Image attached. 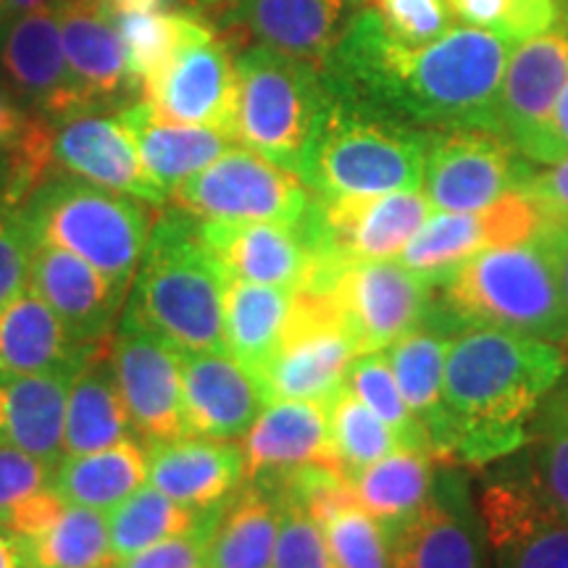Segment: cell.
<instances>
[{
	"label": "cell",
	"mask_w": 568,
	"mask_h": 568,
	"mask_svg": "<svg viewBox=\"0 0 568 568\" xmlns=\"http://www.w3.org/2000/svg\"><path fill=\"white\" fill-rule=\"evenodd\" d=\"M510 48L514 42L464 24L426 45H403L364 3L322 74L335 95L418 130L485 126L500 132L497 92Z\"/></svg>",
	"instance_id": "1"
},
{
	"label": "cell",
	"mask_w": 568,
	"mask_h": 568,
	"mask_svg": "<svg viewBox=\"0 0 568 568\" xmlns=\"http://www.w3.org/2000/svg\"><path fill=\"white\" fill-rule=\"evenodd\" d=\"M564 374V345L489 326L456 332L447 347L435 458L485 466L516 453Z\"/></svg>",
	"instance_id": "2"
},
{
	"label": "cell",
	"mask_w": 568,
	"mask_h": 568,
	"mask_svg": "<svg viewBox=\"0 0 568 568\" xmlns=\"http://www.w3.org/2000/svg\"><path fill=\"white\" fill-rule=\"evenodd\" d=\"M224 284L197 219L172 209L155 216L124 316L176 353H226Z\"/></svg>",
	"instance_id": "3"
},
{
	"label": "cell",
	"mask_w": 568,
	"mask_h": 568,
	"mask_svg": "<svg viewBox=\"0 0 568 568\" xmlns=\"http://www.w3.org/2000/svg\"><path fill=\"white\" fill-rule=\"evenodd\" d=\"M437 311L456 329L489 326L568 345V305L539 240L481 251L437 287Z\"/></svg>",
	"instance_id": "4"
},
{
	"label": "cell",
	"mask_w": 568,
	"mask_h": 568,
	"mask_svg": "<svg viewBox=\"0 0 568 568\" xmlns=\"http://www.w3.org/2000/svg\"><path fill=\"white\" fill-rule=\"evenodd\" d=\"M424 151V130L329 90V105L297 174L318 201L422 190Z\"/></svg>",
	"instance_id": "5"
},
{
	"label": "cell",
	"mask_w": 568,
	"mask_h": 568,
	"mask_svg": "<svg viewBox=\"0 0 568 568\" xmlns=\"http://www.w3.org/2000/svg\"><path fill=\"white\" fill-rule=\"evenodd\" d=\"M19 211L34 243L74 253L124 290L132 287L155 222L145 201L77 176H51Z\"/></svg>",
	"instance_id": "6"
},
{
	"label": "cell",
	"mask_w": 568,
	"mask_h": 568,
	"mask_svg": "<svg viewBox=\"0 0 568 568\" xmlns=\"http://www.w3.org/2000/svg\"><path fill=\"white\" fill-rule=\"evenodd\" d=\"M326 105L329 88L314 63L266 48H247L237 55V98L230 126L234 145L297 174Z\"/></svg>",
	"instance_id": "7"
},
{
	"label": "cell",
	"mask_w": 568,
	"mask_h": 568,
	"mask_svg": "<svg viewBox=\"0 0 568 568\" xmlns=\"http://www.w3.org/2000/svg\"><path fill=\"white\" fill-rule=\"evenodd\" d=\"M301 174L232 145L169 193V205L197 222L301 224L314 205Z\"/></svg>",
	"instance_id": "8"
},
{
	"label": "cell",
	"mask_w": 568,
	"mask_h": 568,
	"mask_svg": "<svg viewBox=\"0 0 568 568\" xmlns=\"http://www.w3.org/2000/svg\"><path fill=\"white\" fill-rule=\"evenodd\" d=\"M314 290L332 297L361 353L385 351L426 324L437 301L435 284L400 261H335Z\"/></svg>",
	"instance_id": "9"
},
{
	"label": "cell",
	"mask_w": 568,
	"mask_h": 568,
	"mask_svg": "<svg viewBox=\"0 0 568 568\" xmlns=\"http://www.w3.org/2000/svg\"><path fill=\"white\" fill-rule=\"evenodd\" d=\"M527 161L500 132L485 126L426 130L422 193L432 211H481L527 187Z\"/></svg>",
	"instance_id": "10"
},
{
	"label": "cell",
	"mask_w": 568,
	"mask_h": 568,
	"mask_svg": "<svg viewBox=\"0 0 568 568\" xmlns=\"http://www.w3.org/2000/svg\"><path fill=\"white\" fill-rule=\"evenodd\" d=\"M358 345L332 297L322 290H297L287 329L258 385L272 400H329L343 387Z\"/></svg>",
	"instance_id": "11"
},
{
	"label": "cell",
	"mask_w": 568,
	"mask_h": 568,
	"mask_svg": "<svg viewBox=\"0 0 568 568\" xmlns=\"http://www.w3.org/2000/svg\"><path fill=\"white\" fill-rule=\"evenodd\" d=\"M316 197V195H314ZM422 190L314 201L305 226L329 264L335 261H397L432 216Z\"/></svg>",
	"instance_id": "12"
},
{
	"label": "cell",
	"mask_w": 568,
	"mask_h": 568,
	"mask_svg": "<svg viewBox=\"0 0 568 568\" xmlns=\"http://www.w3.org/2000/svg\"><path fill=\"white\" fill-rule=\"evenodd\" d=\"M542 226V209L518 190L481 211H435L397 261L439 287L464 261L489 247L529 243Z\"/></svg>",
	"instance_id": "13"
},
{
	"label": "cell",
	"mask_w": 568,
	"mask_h": 568,
	"mask_svg": "<svg viewBox=\"0 0 568 568\" xmlns=\"http://www.w3.org/2000/svg\"><path fill=\"white\" fill-rule=\"evenodd\" d=\"M393 568H489V545L458 466L437 471L429 500L387 531Z\"/></svg>",
	"instance_id": "14"
},
{
	"label": "cell",
	"mask_w": 568,
	"mask_h": 568,
	"mask_svg": "<svg viewBox=\"0 0 568 568\" xmlns=\"http://www.w3.org/2000/svg\"><path fill=\"white\" fill-rule=\"evenodd\" d=\"M140 98L174 122L230 134L237 98V59L230 40L209 24L182 42L155 74L142 80Z\"/></svg>",
	"instance_id": "15"
},
{
	"label": "cell",
	"mask_w": 568,
	"mask_h": 568,
	"mask_svg": "<svg viewBox=\"0 0 568 568\" xmlns=\"http://www.w3.org/2000/svg\"><path fill=\"white\" fill-rule=\"evenodd\" d=\"M205 251L232 280L284 290H314L329 266L301 224L197 222Z\"/></svg>",
	"instance_id": "16"
},
{
	"label": "cell",
	"mask_w": 568,
	"mask_h": 568,
	"mask_svg": "<svg viewBox=\"0 0 568 568\" xmlns=\"http://www.w3.org/2000/svg\"><path fill=\"white\" fill-rule=\"evenodd\" d=\"M109 358L134 435L145 445L184 437L180 353L122 316L109 339Z\"/></svg>",
	"instance_id": "17"
},
{
	"label": "cell",
	"mask_w": 568,
	"mask_h": 568,
	"mask_svg": "<svg viewBox=\"0 0 568 568\" xmlns=\"http://www.w3.org/2000/svg\"><path fill=\"white\" fill-rule=\"evenodd\" d=\"M361 0H232L219 6L222 38L322 69L358 11Z\"/></svg>",
	"instance_id": "18"
},
{
	"label": "cell",
	"mask_w": 568,
	"mask_h": 568,
	"mask_svg": "<svg viewBox=\"0 0 568 568\" xmlns=\"http://www.w3.org/2000/svg\"><path fill=\"white\" fill-rule=\"evenodd\" d=\"M495 568H568V518L527 477H500L479 503Z\"/></svg>",
	"instance_id": "19"
},
{
	"label": "cell",
	"mask_w": 568,
	"mask_h": 568,
	"mask_svg": "<svg viewBox=\"0 0 568 568\" xmlns=\"http://www.w3.org/2000/svg\"><path fill=\"white\" fill-rule=\"evenodd\" d=\"M0 71L21 101L48 122L88 113L63 55L59 11L13 17L0 30Z\"/></svg>",
	"instance_id": "20"
},
{
	"label": "cell",
	"mask_w": 568,
	"mask_h": 568,
	"mask_svg": "<svg viewBox=\"0 0 568 568\" xmlns=\"http://www.w3.org/2000/svg\"><path fill=\"white\" fill-rule=\"evenodd\" d=\"M59 27L69 74L88 111L124 109L140 95L111 0H67Z\"/></svg>",
	"instance_id": "21"
},
{
	"label": "cell",
	"mask_w": 568,
	"mask_h": 568,
	"mask_svg": "<svg viewBox=\"0 0 568 568\" xmlns=\"http://www.w3.org/2000/svg\"><path fill=\"white\" fill-rule=\"evenodd\" d=\"M53 163L69 176L84 180L113 193L132 195L153 209H163L169 197L155 187L142 169L132 134L113 113H77L53 124Z\"/></svg>",
	"instance_id": "22"
},
{
	"label": "cell",
	"mask_w": 568,
	"mask_h": 568,
	"mask_svg": "<svg viewBox=\"0 0 568 568\" xmlns=\"http://www.w3.org/2000/svg\"><path fill=\"white\" fill-rule=\"evenodd\" d=\"M30 287L61 318L80 347H101L113 335L130 290L61 247L34 243Z\"/></svg>",
	"instance_id": "23"
},
{
	"label": "cell",
	"mask_w": 568,
	"mask_h": 568,
	"mask_svg": "<svg viewBox=\"0 0 568 568\" xmlns=\"http://www.w3.org/2000/svg\"><path fill=\"white\" fill-rule=\"evenodd\" d=\"M184 435L243 439L266 406L255 376L230 353H180Z\"/></svg>",
	"instance_id": "24"
},
{
	"label": "cell",
	"mask_w": 568,
	"mask_h": 568,
	"mask_svg": "<svg viewBox=\"0 0 568 568\" xmlns=\"http://www.w3.org/2000/svg\"><path fill=\"white\" fill-rule=\"evenodd\" d=\"M566 82L568 32L514 42L497 92V130L521 155L548 122Z\"/></svg>",
	"instance_id": "25"
},
{
	"label": "cell",
	"mask_w": 568,
	"mask_h": 568,
	"mask_svg": "<svg viewBox=\"0 0 568 568\" xmlns=\"http://www.w3.org/2000/svg\"><path fill=\"white\" fill-rule=\"evenodd\" d=\"M245 479H280L301 468L345 471L329 437L326 400H272L243 435Z\"/></svg>",
	"instance_id": "26"
},
{
	"label": "cell",
	"mask_w": 568,
	"mask_h": 568,
	"mask_svg": "<svg viewBox=\"0 0 568 568\" xmlns=\"http://www.w3.org/2000/svg\"><path fill=\"white\" fill-rule=\"evenodd\" d=\"M148 485L193 510H216L245 485L243 447L190 435L151 443Z\"/></svg>",
	"instance_id": "27"
},
{
	"label": "cell",
	"mask_w": 568,
	"mask_h": 568,
	"mask_svg": "<svg viewBox=\"0 0 568 568\" xmlns=\"http://www.w3.org/2000/svg\"><path fill=\"white\" fill-rule=\"evenodd\" d=\"M116 116L130 130L145 174L166 197L176 184L190 180L234 145L226 132L174 122L142 98L119 109Z\"/></svg>",
	"instance_id": "28"
},
{
	"label": "cell",
	"mask_w": 568,
	"mask_h": 568,
	"mask_svg": "<svg viewBox=\"0 0 568 568\" xmlns=\"http://www.w3.org/2000/svg\"><path fill=\"white\" fill-rule=\"evenodd\" d=\"M74 374H0V445L19 447L48 466L59 464Z\"/></svg>",
	"instance_id": "29"
},
{
	"label": "cell",
	"mask_w": 568,
	"mask_h": 568,
	"mask_svg": "<svg viewBox=\"0 0 568 568\" xmlns=\"http://www.w3.org/2000/svg\"><path fill=\"white\" fill-rule=\"evenodd\" d=\"M95 351L77 345L32 287L0 311V374H74Z\"/></svg>",
	"instance_id": "30"
},
{
	"label": "cell",
	"mask_w": 568,
	"mask_h": 568,
	"mask_svg": "<svg viewBox=\"0 0 568 568\" xmlns=\"http://www.w3.org/2000/svg\"><path fill=\"white\" fill-rule=\"evenodd\" d=\"M130 437L138 435L113 376L109 345H101L69 382L63 456L105 450Z\"/></svg>",
	"instance_id": "31"
},
{
	"label": "cell",
	"mask_w": 568,
	"mask_h": 568,
	"mask_svg": "<svg viewBox=\"0 0 568 568\" xmlns=\"http://www.w3.org/2000/svg\"><path fill=\"white\" fill-rule=\"evenodd\" d=\"M456 326L445 322L432 308L426 324L416 326L414 332L395 339L393 345L385 347V355L393 368L397 387H400L406 406L416 422L424 426L429 437L432 456H435V443L443 429V379H445V361L447 347L456 335Z\"/></svg>",
	"instance_id": "32"
},
{
	"label": "cell",
	"mask_w": 568,
	"mask_h": 568,
	"mask_svg": "<svg viewBox=\"0 0 568 568\" xmlns=\"http://www.w3.org/2000/svg\"><path fill=\"white\" fill-rule=\"evenodd\" d=\"M297 290L268 287L226 276L224 284V345L237 364L258 382L287 329Z\"/></svg>",
	"instance_id": "33"
},
{
	"label": "cell",
	"mask_w": 568,
	"mask_h": 568,
	"mask_svg": "<svg viewBox=\"0 0 568 568\" xmlns=\"http://www.w3.org/2000/svg\"><path fill=\"white\" fill-rule=\"evenodd\" d=\"M280 514V497L261 481L245 479L213 524L209 568H272Z\"/></svg>",
	"instance_id": "34"
},
{
	"label": "cell",
	"mask_w": 568,
	"mask_h": 568,
	"mask_svg": "<svg viewBox=\"0 0 568 568\" xmlns=\"http://www.w3.org/2000/svg\"><path fill=\"white\" fill-rule=\"evenodd\" d=\"M142 485H148V445L140 437L105 450L61 456L51 474V487L63 500L101 514H109Z\"/></svg>",
	"instance_id": "35"
},
{
	"label": "cell",
	"mask_w": 568,
	"mask_h": 568,
	"mask_svg": "<svg viewBox=\"0 0 568 568\" xmlns=\"http://www.w3.org/2000/svg\"><path fill=\"white\" fill-rule=\"evenodd\" d=\"M437 464L429 453L400 447L374 464L347 471L345 479L353 500L389 531L429 500L439 471Z\"/></svg>",
	"instance_id": "36"
},
{
	"label": "cell",
	"mask_w": 568,
	"mask_h": 568,
	"mask_svg": "<svg viewBox=\"0 0 568 568\" xmlns=\"http://www.w3.org/2000/svg\"><path fill=\"white\" fill-rule=\"evenodd\" d=\"M30 568H111L109 518L63 500L51 521L21 539Z\"/></svg>",
	"instance_id": "37"
},
{
	"label": "cell",
	"mask_w": 568,
	"mask_h": 568,
	"mask_svg": "<svg viewBox=\"0 0 568 568\" xmlns=\"http://www.w3.org/2000/svg\"><path fill=\"white\" fill-rule=\"evenodd\" d=\"M216 510H205V514L203 510H193L159 493L153 485H142L138 493L130 495L116 508H111L105 514V518H109L113 560L153 548V545L163 542V539L195 531Z\"/></svg>",
	"instance_id": "38"
},
{
	"label": "cell",
	"mask_w": 568,
	"mask_h": 568,
	"mask_svg": "<svg viewBox=\"0 0 568 568\" xmlns=\"http://www.w3.org/2000/svg\"><path fill=\"white\" fill-rule=\"evenodd\" d=\"M524 477L537 495L568 518V382L552 387L529 424Z\"/></svg>",
	"instance_id": "39"
},
{
	"label": "cell",
	"mask_w": 568,
	"mask_h": 568,
	"mask_svg": "<svg viewBox=\"0 0 568 568\" xmlns=\"http://www.w3.org/2000/svg\"><path fill=\"white\" fill-rule=\"evenodd\" d=\"M113 19L138 84L172 59L182 42L209 27V21L190 11H138L113 6Z\"/></svg>",
	"instance_id": "40"
},
{
	"label": "cell",
	"mask_w": 568,
	"mask_h": 568,
	"mask_svg": "<svg viewBox=\"0 0 568 568\" xmlns=\"http://www.w3.org/2000/svg\"><path fill=\"white\" fill-rule=\"evenodd\" d=\"M343 385L395 432V437L400 439L403 447L424 450L432 456L429 437H426L424 426L416 422V416L406 406V397H403L400 387H397L385 351L355 355Z\"/></svg>",
	"instance_id": "41"
},
{
	"label": "cell",
	"mask_w": 568,
	"mask_h": 568,
	"mask_svg": "<svg viewBox=\"0 0 568 568\" xmlns=\"http://www.w3.org/2000/svg\"><path fill=\"white\" fill-rule=\"evenodd\" d=\"M326 416H329L332 447H335L345 474L374 464L403 447L395 432L345 385L326 400Z\"/></svg>",
	"instance_id": "42"
},
{
	"label": "cell",
	"mask_w": 568,
	"mask_h": 568,
	"mask_svg": "<svg viewBox=\"0 0 568 568\" xmlns=\"http://www.w3.org/2000/svg\"><path fill=\"white\" fill-rule=\"evenodd\" d=\"M464 27L521 42L550 32L560 21V0H447Z\"/></svg>",
	"instance_id": "43"
},
{
	"label": "cell",
	"mask_w": 568,
	"mask_h": 568,
	"mask_svg": "<svg viewBox=\"0 0 568 568\" xmlns=\"http://www.w3.org/2000/svg\"><path fill=\"white\" fill-rule=\"evenodd\" d=\"M274 495L280 497L282 514L272 568H337L322 521L295 497Z\"/></svg>",
	"instance_id": "44"
},
{
	"label": "cell",
	"mask_w": 568,
	"mask_h": 568,
	"mask_svg": "<svg viewBox=\"0 0 568 568\" xmlns=\"http://www.w3.org/2000/svg\"><path fill=\"white\" fill-rule=\"evenodd\" d=\"M366 9L403 45H426L453 30L447 0H366Z\"/></svg>",
	"instance_id": "45"
},
{
	"label": "cell",
	"mask_w": 568,
	"mask_h": 568,
	"mask_svg": "<svg viewBox=\"0 0 568 568\" xmlns=\"http://www.w3.org/2000/svg\"><path fill=\"white\" fill-rule=\"evenodd\" d=\"M34 240L17 205L0 201V311L30 287Z\"/></svg>",
	"instance_id": "46"
},
{
	"label": "cell",
	"mask_w": 568,
	"mask_h": 568,
	"mask_svg": "<svg viewBox=\"0 0 568 568\" xmlns=\"http://www.w3.org/2000/svg\"><path fill=\"white\" fill-rule=\"evenodd\" d=\"M53 466L42 464L19 447L0 445V524L13 516L30 497L51 487Z\"/></svg>",
	"instance_id": "47"
},
{
	"label": "cell",
	"mask_w": 568,
	"mask_h": 568,
	"mask_svg": "<svg viewBox=\"0 0 568 568\" xmlns=\"http://www.w3.org/2000/svg\"><path fill=\"white\" fill-rule=\"evenodd\" d=\"M219 510L195 531L163 539V542L153 545V548H145L134 552V556L113 560L111 568H209L205 552H209V537L213 531V524H216L219 518Z\"/></svg>",
	"instance_id": "48"
},
{
	"label": "cell",
	"mask_w": 568,
	"mask_h": 568,
	"mask_svg": "<svg viewBox=\"0 0 568 568\" xmlns=\"http://www.w3.org/2000/svg\"><path fill=\"white\" fill-rule=\"evenodd\" d=\"M524 193L542 209L545 222H568V159L531 172Z\"/></svg>",
	"instance_id": "49"
},
{
	"label": "cell",
	"mask_w": 568,
	"mask_h": 568,
	"mask_svg": "<svg viewBox=\"0 0 568 568\" xmlns=\"http://www.w3.org/2000/svg\"><path fill=\"white\" fill-rule=\"evenodd\" d=\"M524 159L535 161V163H556L568 159V82L564 92L558 95L556 105H552L548 122L542 124V130L531 145L524 151Z\"/></svg>",
	"instance_id": "50"
},
{
	"label": "cell",
	"mask_w": 568,
	"mask_h": 568,
	"mask_svg": "<svg viewBox=\"0 0 568 568\" xmlns=\"http://www.w3.org/2000/svg\"><path fill=\"white\" fill-rule=\"evenodd\" d=\"M537 240L548 251L552 266H556L560 293H564L568 305V222H545Z\"/></svg>",
	"instance_id": "51"
},
{
	"label": "cell",
	"mask_w": 568,
	"mask_h": 568,
	"mask_svg": "<svg viewBox=\"0 0 568 568\" xmlns=\"http://www.w3.org/2000/svg\"><path fill=\"white\" fill-rule=\"evenodd\" d=\"M0 568H30L21 539L3 524H0Z\"/></svg>",
	"instance_id": "52"
},
{
	"label": "cell",
	"mask_w": 568,
	"mask_h": 568,
	"mask_svg": "<svg viewBox=\"0 0 568 568\" xmlns=\"http://www.w3.org/2000/svg\"><path fill=\"white\" fill-rule=\"evenodd\" d=\"M67 0H6V11H9V21L13 17H24L32 11H59Z\"/></svg>",
	"instance_id": "53"
},
{
	"label": "cell",
	"mask_w": 568,
	"mask_h": 568,
	"mask_svg": "<svg viewBox=\"0 0 568 568\" xmlns=\"http://www.w3.org/2000/svg\"><path fill=\"white\" fill-rule=\"evenodd\" d=\"M116 9H138V11H166L176 0H111Z\"/></svg>",
	"instance_id": "54"
},
{
	"label": "cell",
	"mask_w": 568,
	"mask_h": 568,
	"mask_svg": "<svg viewBox=\"0 0 568 568\" xmlns=\"http://www.w3.org/2000/svg\"><path fill=\"white\" fill-rule=\"evenodd\" d=\"M9 24V11H6V0H0V30Z\"/></svg>",
	"instance_id": "55"
},
{
	"label": "cell",
	"mask_w": 568,
	"mask_h": 568,
	"mask_svg": "<svg viewBox=\"0 0 568 568\" xmlns=\"http://www.w3.org/2000/svg\"><path fill=\"white\" fill-rule=\"evenodd\" d=\"M560 19L568 24V0H560Z\"/></svg>",
	"instance_id": "56"
},
{
	"label": "cell",
	"mask_w": 568,
	"mask_h": 568,
	"mask_svg": "<svg viewBox=\"0 0 568 568\" xmlns=\"http://www.w3.org/2000/svg\"><path fill=\"white\" fill-rule=\"evenodd\" d=\"M201 3H205V6H226V3H232V0H201Z\"/></svg>",
	"instance_id": "57"
},
{
	"label": "cell",
	"mask_w": 568,
	"mask_h": 568,
	"mask_svg": "<svg viewBox=\"0 0 568 568\" xmlns=\"http://www.w3.org/2000/svg\"><path fill=\"white\" fill-rule=\"evenodd\" d=\"M0 187H3V163H0Z\"/></svg>",
	"instance_id": "58"
}]
</instances>
